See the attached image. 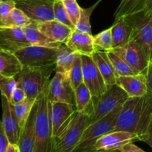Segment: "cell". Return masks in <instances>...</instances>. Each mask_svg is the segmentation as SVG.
I'll return each mask as SVG.
<instances>
[{
    "mask_svg": "<svg viewBox=\"0 0 152 152\" xmlns=\"http://www.w3.org/2000/svg\"><path fill=\"white\" fill-rule=\"evenodd\" d=\"M53 14L54 19L67 25L73 30H76V26L72 23L68 14L63 0H54L53 1Z\"/></svg>",
    "mask_w": 152,
    "mask_h": 152,
    "instance_id": "33",
    "label": "cell"
},
{
    "mask_svg": "<svg viewBox=\"0 0 152 152\" xmlns=\"http://www.w3.org/2000/svg\"><path fill=\"white\" fill-rule=\"evenodd\" d=\"M36 101H37V99L27 97L22 102L13 106L15 114H16V118H17L18 123H19L22 132L25 129L31 111L36 103Z\"/></svg>",
    "mask_w": 152,
    "mask_h": 152,
    "instance_id": "29",
    "label": "cell"
},
{
    "mask_svg": "<svg viewBox=\"0 0 152 152\" xmlns=\"http://www.w3.org/2000/svg\"><path fill=\"white\" fill-rule=\"evenodd\" d=\"M152 125V94L142 96L129 97L122 106L115 131L135 134L144 142Z\"/></svg>",
    "mask_w": 152,
    "mask_h": 152,
    "instance_id": "1",
    "label": "cell"
},
{
    "mask_svg": "<svg viewBox=\"0 0 152 152\" xmlns=\"http://www.w3.org/2000/svg\"><path fill=\"white\" fill-rule=\"evenodd\" d=\"M32 20L18 7H14L5 20L2 22L0 28H24L31 23Z\"/></svg>",
    "mask_w": 152,
    "mask_h": 152,
    "instance_id": "28",
    "label": "cell"
},
{
    "mask_svg": "<svg viewBox=\"0 0 152 152\" xmlns=\"http://www.w3.org/2000/svg\"><path fill=\"white\" fill-rule=\"evenodd\" d=\"M1 110H2V122L4 132L10 144L18 145L21 136V129L15 114L13 105L4 95H1Z\"/></svg>",
    "mask_w": 152,
    "mask_h": 152,
    "instance_id": "14",
    "label": "cell"
},
{
    "mask_svg": "<svg viewBox=\"0 0 152 152\" xmlns=\"http://www.w3.org/2000/svg\"><path fill=\"white\" fill-rule=\"evenodd\" d=\"M37 102L34 105L25 129L21 133L20 138L18 142L20 152H34L35 145V122L37 117Z\"/></svg>",
    "mask_w": 152,
    "mask_h": 152,
    "instance_id": "20",
    "label": "cell"
},
{
    "mask_svg": "<svg viewBox=\"0 0 152 152\" xmlns=\"http://www.w3.org/2000/svg\"><path fill=\"white\" fill-rule=\"evenodd\" d=\"M91 117L76 111L65 130L57 137H53L51 152H71L80 140L83 132L90 124Z\"/></svg>",
    "mask_w": 152,
    "mask_h": 152,
    "instance_id": "5",
    "label": "cell"
},
{
    "mask_svg": "<svg viewBox=\"0 0 152 152\" xmlns=\"http://www.w3.org/2000/svg\"><path fill=\"white\" fill-rule=\"evenodd\" d=\"M125 18L132 28L131 39L140 46L150 64L152 59V13L140 11Z\"/></svg>",
    "mask_w": 152,
    "mask_h": 152,
    "instance_id": "6",
    "label": "cell"
},
{
    "mask_svg": "<svg viewBox=\"0 0 152 152\" xmlns=\"http://www.w3.org/2000/svg\"><path fill=\"white\" fill-rule=\"evenodd\" d=\"M17 87L14 77H9L0 74V92L10 100L14 89Z\"/></svg>",
    "mask_w": 152,
    "mask_h": 152,
    "instance_id": "35",
    "label": "cell"
},
{
    "mask_svg": "<svg viewBox=\"0 0 152 152\" xmlns=\"http://www.w3.org/2000/svg\"><path fill=\"white\" fill-rule=\"evenodd\" d=\"M65 45L82 56H92L96 51L94 44L93 36L77 30L73 31Z\"/></svg>",
    "mask_w": 152,
    "mask_h": 152,
    "instance_id": "18",
    "label": "cell"
},
{
    "mask_svg": "<svg viewBox=\"0 0 152 152\" xmlns=\"http://www.w3.org/2000/svg\"><path fill=\"white\" fill-rule=\"evenodd\" d=\"M53 71H56V65L45 68H23L14 78L17 87L24 90L27 97L37 99L48 86Z\"/></svg>",
    "mask_w": 152,
    "mask_h": 152,
    "instance_id": "4",
    "label": "cell"
},
{
    "mask_svg": "<svg viewBox=\"0 0 152 152\" xmlns=\"http://www.w3.org/2000/svg\"><path fill=\"white\" fill-rule=\"evenodd\" d=\"M79 53L71 50L64 43L58 48L56 61V72L68 74L74 62L79 56Z\"/></svg>",
    "mask_w": 152,
    "mask_h": 152,
    "instance_id": "25",
    "label": "cell"
},
{
    "mask_svg": "<svg viewBox=\"0 0 152 152\" xmlns=\"http://www.w3.org/2000/svg\"><path fill=\"white\" fill-rule=\"evenodd\" d=\"M1 1H9V0H1ZM13 1H16V0H13Z\"/></svg>",
    "mask_w": 152,
    "mask_h": 152,
    "instance_id": "46",
    "label": "cell"
},
{
    "mask_svg": "<svg viewBox=\"0 0 152 152\" xmlns=\"http://www.w3.org/2000/svg\"><path fill=\"white\" fill-rule=\"evenodd\" d=\"M1 0H0V2H1Z\"/></svg>",
    "mask_w": 152,
    "mask_h": 152,
    "instance_id": "47",
    "label": "cell"
},
{
    "mask_svg": "<svg viewBox=\"0 0 152 152\" xmlns=\"http://www.w3.org/2000/svg\"><path fill=\"white\" fill-rule=\"evenodd\" d=\"M6 152H20L19 151V147L17 145L15 144H9L8 148H7V151Z\"/></svg>",
    "mask_w": 152,
    "mask_h": 152,
    "instance_id": "44",
    "label": "cell"
},
{
    "mask_svg": "<svg viewBox=\"0 0 152 152\" xmlns=\"http://www.w3.org/2000/svg\"><path fill=\"white\" fill-rule=\"evenodd\" d=\"M117 84L127 93L129 97L142 96L148 91L146 76L143 74L120 76L117 79Z\"/></svg>",
    "mask_w": 152,
    "mask_h": 152,
    "instance_id": "17",
    "label": "cell"
},
{
    "mask_svg": "<svg viewBox=\"0 0 152 152\" xmlns=\"http://www.w3.org/2000/svg\"><path fill=\"white\" fill-rule=\"evenodd\" d=\"M82 65L83 83L89 89L92 96L97 97L105 93L108 85L91 56H82Z\"/></svg>",
    "mask_w": 152,
    "mask_h": 152,
    "instance_id": "12",
    "label": "cell"
},
{
    "mask_svg": "<svg viewBox=\"0 0 152 152\" xmlns=\"http://www.w3.org/2000/svg\"><path fill=\"white\" fill-rule=\"evenodd\" d=\"M93 39L96 50L109 51L113 49L111 28L104 30L96 36H93Z\"/></svg>",
    "mask_w": 152,
    "mask_h": 152,
    "instance_id": "32",
    "label": "cell"
},
{
    "mask_svg": "<svg viewBox=\"0 0 152 152\" xmlns=\"http://www.w3.org/2000/svg\"><path fill=\"white\" fill-rule=\"evenodd\" d=\"M144 142H146V143L152 148V125L149 132H148V134H147L146 137H145V140H144Z\"/></svg>",
    "mask_w": 152,
    "mask_h": 152,
    "instance_id": "43",
    "label": "cell"
},
{
    "mask_svg": "<svg viewBox=\"0 0 152 152\" xmlns=\"http://www.w3.org/2000/svg\"><path fill=\"white\" fill-rule=\"evenodd\" d=\"M76 108L78 112L86 114L91 117L93 113V96L84 83L74 90Z\"/></svg>",
    "mask_w": 152,
    "mask_h": 152,
    "instance_id": "26",
    "label": "cell"
},
{
    "mask_svg": "<svg viewBox=\"0 0 152 152\" xmlns=\"http://www.w3.org/2000/svg\"><path fill=\"white\" fill-rule=\"evenodd\" d=\"M47 96L50 102H66L76 106L75 92L68 74L56 72L48 86Z\"/></svg>",
    "mask_w": 152,
    "mask_h": 152,
    "instance_id": "9",
    "label": "cell"
},
{
    "mask_svg": "<svg viewBox=\"0 0 152 152\" xmlns=\"http://www.w3.org/2000/svg\"><path fill=\"white\" fill-rule=\"evenodd\" d=\"M58 48L30 45L15 52L23 68H45L56 65Z\"/></svg>",
    "mask_w": 152,
    "mask_h": 152,
    "instance_id": "8",
    "label": "cell"
},
{
    "mask_svg": "<svg viewBox=\"0 0 152 152\" xmlns=\"http://www.w3.org/2000/svg\"><path fill=\"white\" fill-rule=\"evenodd\" d=\"M31 45L27 40L22 28H0V49L15 53Z\"/></svg>",
    "mask_w": 152,
    "mask_h": 152,
    "instance_id": "16",
    "label": "cell"
},
{
    "mask_svg": "<svg viewBox=\"0 0 152 152\" xmlns=\"http://www.w3.org/2000/svg\"><path fill=\"white\" fill-rule=\"evenodd\" d=\"M9 144H10V142L4 132L2 122L0 121V152L7 151Z\"/></svg>",
    "mask_w": 152,
    "mask_h": 152,
    "instance_id": "39",
    "label": "cell"
},
{
    "mask_svg": "<svg viewBox=\"0 0 152 152\" xmlns=\"http://www.w3.org/2000/svg\"><path fill=\"white\" fill-rule=\"evenodd\" d=\"M146 80H147V86L149 91L152 94V62L148 65V69L146 73Z\"/></svg>",
    "mask_w": 152,
    "mask_h": 152,
    "instance_id": "41",
    "label": "cell"
},
{
    "mask_svg": "<svg viewBox=\"0 0 152 152\" xmlns=\"http://www.w3.org/2000/svg\"><path fill=\"white\" fill-rule=\"evenodd\" d=\"M49 85V84H48ZM48 87L37 98L34 152H51L53 134L50 123V102L47 96Z\"/></svg>",
    "mask_w": 152,
    "mask_h": 152,
    "instance_id": "2",
    "label": "cell"
},
{
    "mask_svg": "<svg viewBox=\"0 0 152 152\" xmlns=\"http://www.w3.org/2000/svg\"><path fill=\"white\" fill-rule=\"evenodd\" d=\"M22 69L23 66L14 53L0 49V74L14 77Z\"/></svg>",
    "mask_w": 152,
    "mask_h": 152,
    "instance_id": "24",
    "label": "cell"
},
{
    "mask_svg": "<svg viewBox=\"0 0 152 152\" xmlns=\"http://www.w3.org/2000/svg\"><path fill=\"white\" fill-rule=\"evenodd\" d=\"M108 56L114 66V70L117 73V76H130L137 74L134 71V70L120 56H119L117 53H114L112 50L107 51Z\"/></svg>",
    "mask_w": 152,
    "mask_h": 152,
    "instance_id": "30",
    "label": "cell"
},
{
    "mask_svg": "<svg viewBox=\"0 0 152 152\" xmlns=\"http://www.w3.org/2000/svg\"><path fill=\"white\" fill-rule=\"evenodd\" d=\"M140 11L145 13H152V0H146Z\"/></svg>",
    "mask_w": 152,
    "mask_h": 152,
    "instance_id": "42",
    "label": "cell"
},
{
    "mask_svg": "<svg viewBox=\"0 0 152 152\" xmlns=\"http://www.w3.org/2000/svg\"><path fill=\"white\" fill-rule=\"evenodd\" d=\"M140 141L137 134L126 131H114L101 137L95 143L96 150H120L129 142Z\"/></svg>",
    "mask_w": 152,
    "mask_h": 152,
    "instance_id": "15",
    "label": "cell"
},
{
    "mask_svg": "<svg viewBox=\"0 0 152 152\" xmlns=\"http://www.w3.org/2000/svg\"><path fill=\"white\" fill-rule=\"evenodd\" d=\"M27 40L31 45L44 46L59 48L62 43L52 40L45 35L38 28V23L32 21L31 24L22 28Z\"/></svg>",
    "mask_w": 152,
    "mask_h": 152,
    "instance_id": "22",
    "label": "cell"
},
{
    "mask_svg": "<svg viewBox=\"0 0 152 152\" xmlns=\"http://www.w3.org/2000/svg\"><path fill=\"white\" fill-rule=\"evenodd\" d=\"M101 0H99L96 4L89 7L88 8H83L81 7V13H80V17L76 25V30L80 32L86 33V34L92 35L91 33V16L92 12L95 9L96 6Z\"/></svg>",
    "mask_w": 152,
    "mask_h": 152,
    "instance_id": "31",
    "label": "cell"
},
{
    "mask_svg": "<svg viewBox=\"0 0 152 152\" xmlns=\"http://www.w3.org/2000/svg\"><path fill=\"white\" fill-rule=\"evenodd\" d=\"M111 28L113 48L124 45L131 39L132 28L126 18L115 20Z\"/></svg>",
    "mask_w": 152,
    "mask_h": 152,
    "instance_id": "23",
    "label": "cell"
},
{
    "mask_svg": "<svg viewBox=\"0 0 152 152\" xmlns=\"http://www.w3.org/2000/svg\"><path fill=\"white\" fill-rule=\"evenodd\" d=\"M89 152H120V150H95Z\"/></svg>",
    "mask_w": 152,
    "mask_h": 152,
    "instance_id": "45",
    "label": "cell"
},
{
    "mask_svg": "<svg viewBox=\"0 0 152 152\" xmlns=\"http://www.w3.org/2000/svg\"><path fill=\"white\" fill-rule=\"evenodd\" d=\"M54 0H16V7L22 10L32 21L39 23L53 20Z\"/></svg>",
    "mask_w": 152,
    "mask_h": 152,
    "instance_id": "11",
    "label": "cell"
},
{
    "mask_svg": "<svg viewBox=\"0 0 152 152\" xmlns=\"http://www.w3.org/2000/svg\"><path fill=\"white\" fill-rule=\"evenodd\" d=\"M91 57L99 68L106 84L108 86L117 84V79L118 76L108 57L107 51L96 50L92 55Z\"/></svg>",
    "mask_w": 152,
    "mask_h": 152,
    "instance_id": "21",
    "label": "cell"
},
{
    "mask_svg": "<svg viewBox=\"0 0 152 152\" xmlns=\"http://www.w3.org/2000/svg\"><path fill=\"white\" fill-rule=\"evenodd\" d=\"M14 7H16V3L13 0L0 2V26Z\"/></svg>",
    "mask_w": 152,
    "mask_h": 152,
    "instance_id": "37",
    "label": "cell"
},
{
    "mask_svg": "<svg viewBox=\"0 0 152 152\" xmlns=\"http://www.w3.org/2000/svg\"><path fill=\"white\" fill-rule=\"evenodd\" d=\"M26 98L27 95L25 92L24 91V90H22L20 88L16 87L13 91V93H12L11 96H10V99L9 101H10V104L14 106V105L22 102Z\"/></svg>",
    "mask_w": 152,
    "mask_h": 152,
    "instance_id": "38",
    "label": "cell"
},
{
    "mask_svg": "<svg viewBox=\"0 0 152 152\" xmlns=\"http://www.w3.org/2000/svg\"><path fill=\"white\" fill-rule=\"evenodd\" d=\"M77 111V108L66 102H50V123L53 137L60 134L68 126Z\"/></svg>",
    "mask_w": 152,
    "mask_h": 152,
    "instance_id": "13",
    "label": "cell"
},
{
    "mask_svg": "<svg viewBox=\"0 0 152 152\" xmlns=\"http://www.w3.org/2000/svg\"><path fill=\"white\" fill-rule=\"evenodd\" d=\"M111 50L124 59L135 72L146 75L149 62L142 49L136 42L130 39L124 45L113 48Z\"/></svg>",
    "mask_w": 152,
    "mask_h": 152,
    "instance_id": "10",
    "label": "cell"
},
{
    "mask_svg": "<svg viewBox=\"0 0 152 152\" xmlns=\"http://www.w3.org/2000/svg\"><path fill=\"white\" fill-rule=\"evenodd\" d=\"M63 2L70 19L76 26L80 17L81 7L79 5L77 0H63Z\"/></svg>",
    "mask_w": 152,
    "mask_h": 152,
    "instance_id": "36",
    "label": "cell"
},
{
    "mask_svg": "<svg viewBox=\"0 0 152 152\" xmlns=\"http://www.w3.org/2000/svg\"><path fill=\"white\" fill-rule=\"evenodd\" d=\"M70 81L73 88L75 90L82 83H83V65H82V55H79L77 60L74 62L72 68L68 73Z\"/></svg>",
    "mask_w": 152,
    "mask_h": 152,
    "instance_id": "34",
    "label": "cell"
},
{
    "mask_svg": "<svg viewBox=\"0 0 152 152\" xmlns=\"http://www.w3.org/2000/svg\"><path fill=\"white\" fill-rule=\"evenodd\" d=\"M129 98L126 91L117 84L108 86L106 91L97 97H93L94 110L91 116V123H94L123 105Z\"/></svg>",
    "mask_w": 152,
    "mask_h": 152,
    "instance_id": "7",
    "label": "cell"
},
{
    "mask_svg": "<svg viewBox=\"0 0 152 152\" xmlns=\"http://www.w3.org/2000/svg\"><path fill=\"white\" fill-rule=\"evenodd\" d=\"M146 0H121L114 13L115 20L138 13L142 10Z\"/></svg>",
    "mask_w": 152,
    "mask_h": 152,
    "instance_id": "27",
    "label": "cell"
},
{
    "mask_svg": "<svg viewBox=\"0 0 152 152\" xmlns=\"http://www.w3.org/2000/svg\"><path fill=\"white\" fill-rule=\"evenodd\" d=\"M120 152H145L133 142H129L120 149Z\"/></svg>",
    "mask_w": 152,
    "mask_h": 152,
    "instance_id": "40",
    "label": "cell"
},
{
    "mask_svg": "<svg viewBox=\"0 0 152 152\" xmlns=\"http://www.w3.org/2000/svg\"><path fill=\"white\" fill-rule=\"evenodd\" d=\"M38 28L48 38L64 44L67 42L74 31L55 19L39 22L38 23Z\"/></svg>",
    "mask_w": 152,
    "mask_h": 152,
    "instance_id": "19",
    "label": "cell"
},
{
    "mask_svg": "<svg viewBox=\"0 0 152 152\" xmlns=\"http://www.w3.org/2000/svg\"><path fill=\"white\" fill-rule=\"evenodd\" d=\"M123 105H120L108 115L88 125L83 132L80 140L71 152H89L96 150L95 143L106 134L115 131L118 115Z\"/></svg>",
    "mask_w": 152,
    "mask_h": 152,
    "instance_id": "3",
    "label": "cell"
},
{
    "mask_svg": "<svg viewBox=\"0 0 152 152\" xmlns=\"http://www.w3.org/2000/svg\"><path fill=\"white\" fill-rule=\"evenodd\" d=\"M151 62H152V59H151Z\"/></svg>",
    "mask_w": 152,
    "mask_h": 152,
    "instance_id": "48",
    "label": "cell"
}]
</instances>
